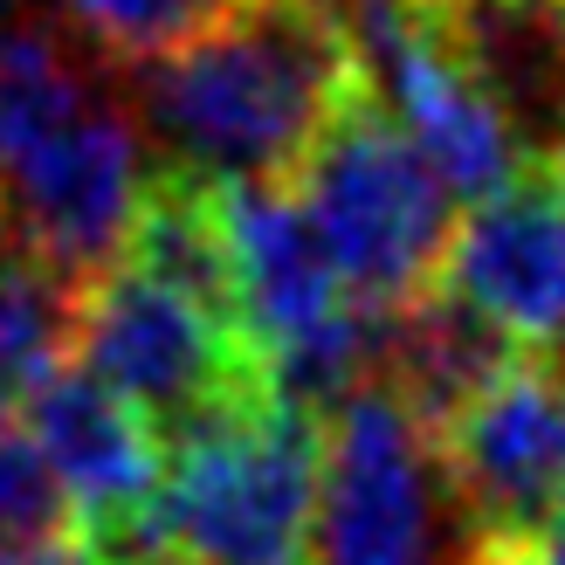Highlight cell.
Here are the masks:
<instances>
[{"mask_svg": "<svg viewBox=\"0 0 565 565\" xmlns=\"http://www.w3.org/2000/svg\"><path fill=\"white\" fill-rule=\"evenodd\" d=\"M365 90L338 0H242L138 70V125L173 173L290 180Z\"/></svg>", "mask_w": 565, "mask_h": 565, "instance_id": "cell-1", "label": "cell"}, {"mask_svg": "<svg viewBox=\"0 0 565 565\" xmlns=\"http://www.w3.org/2000/svg\"><path fill=\"white\" fill-rule=\"evenodd\" d=\"M324 497V420L269 386L166 441V476L125 565H310Z\"/></svg>", "mask_w": 565, "mask_h": 565, "instance_id": "cell-2", "label": "cell"}, {"mask_svg": "<svg viewBox=\"0 0 565 565\" xmlns=\"http://www.w3.org/2000/svg\"><path fill=\"white\" fill-rule=\"evenodd\" d=\"M290 193L303 201L352 303L401 310L441 282L456 201L373 90H359L345 118L310 146V159L290 173Z\"/></svg>", "mask_w": 565, "mask_h": 565, "instance_id": "cell-3", "label": "cell"}, {"mask_svg": "<svg viewBox=\"0 0 565 565\" xmlns=\"http://www.w3.org/2000/svg\"><path fill=\"white\" fill-rule=\"evenodd\" d=\"M70 365H83L97 386L138 407L166 441L193 428L201 414L263 386L256 359H248L242 331L228 318H214L193 297L166 290V282L138 276L125 263L76 290Z\"/></svg>", "mask_w": 565, "mask_h": 565, "instance_id": "cell-4", "label": "cell"}, {"mask_svg": "<svg viewBox=\"0 0 565 565\" xmlns=\"http://www.w3.org/2000/svg\"><path fill=\"white\" fill-rule=\"evenodd\" d=\"M152 180L159 166L138 110H125L118 97H97L83 118H70L21 166L0 173V235L28 263H42L83 290V282L125 263Z\"/></svg>", "mask_w": 565, "mask_h": 565, "instance_id": "cell-5", "label": "cell"}, {"mask_svg": "<svg viewBox=\"0 0 565 565\" xmlns=\"http://www.w3.org/2000/svg\"><path fill=\"white\" fill-rule=\"evenodd\" d=\"M469 558H524L565 511V365L518 359L435 435Z\"/></svg>", "mask_w": 565, "mask_h": 565, "instance_id": "cell-6", "label": "cell"}, {"mask_svg": "<svg viewBox=\"0 0 565 565\" xmlns=\"http://www.w3.org/2000/svg\"><path fill=\"white\" fill-rule=\"evenodd\" d=\"M435 435L386 386L352 393L324 420V497H318V565H435L441 518Z\"/></svg>", "mask_w": 565, "mask_h": 565, "instance_id": "cell-7", "label": "cell"}, {"mask_svg": "<svg viewBox=\"0 0 565 565\" xmlns=\"http://www.w3.org/2000/svg\"><path fill=\"white\" fill-rule=\"evenodd\" d=\"M441 290L524 359H552L565 345V201L545 166L462 214Z\"/></svg>", "mask_w": 565, "mask_h": 565, "instance_id": "cell-8", "label": "cell"}, {"mask_svg": "<svg viewBox=\"0 0 565 565\" xmlns=\"http://www.w3.org/2000/svg\"><path fill=\"white\" fill-rule=\"evenodd\" d=\"M21 428L63 483L76 531L104 552H125L159 497L166 435L110 386H97L83 365H63L55 380L35 386V401L21 407Z\"/></svg>", "mask_w": 565, "mask_h": 565, "instance_id": "cell-9", "label": "cell"}, {"mask_svg": "<svg viewBox=\"0 0 565 565\" xmlns=\"http://www.w3.org/2000/svg\"><path fill=\"white\" fill-rule=\"evenodd\" d=\"M221 228H228V269H235V331L256 373L352 310L290 180H228L221 186Z\"/></svg>", "mask_w": 565, "mask_h": 565, "instance_id": "cell-10", "label": "cell"}, {"mask_svg": "<svg viewBox=\"0 0 565 565\" xmlns=\"http://www.w3.org/2000/svg\"><path fill=\"white\" fill-rule=\"evenodd\" d=\"M524 352H511L503 338L476 318L462 297H448L441 282L420 290L386 318V359H380V386L401 401L428 435H441L490 380H503Z\"/></svg>", "mask_w": 565, "mask_h": 565, "instance_id": "cell-11", "label": "cell"}, {"mask_svg": "<svg viewBox=\"0 0 565 565\" xmlns=\"http://www.w3.org/2000/svg\"><path fill=\"white\" fill-rule=\"evenodd\" d=\"M125 269L166 282V290L193 297L201 310L235 324V269H228V228H221V186L159 166L146 193V214L131 228Z\"/></svg>", "mask_w": 565, "mask_h": 565, "instance_id": "cell-12", "label": "cell"}, {"mask_svg": "<svg viewBox=\"0 0 565 565\" xmlns=\"http://www.w3.org/2000/svg\"><path fill=\"white\" fill-rule=\"evenodd\" d=\"M76 338V282L28 263L21 248L0 256V428L35 401V386L70 365Z\"/></svg>", "mask_w": 565, "mask_h": 565, "instance_id": "cell-13", "label": "cell"}, {"mask_svg": "<svg viewBox=\"0 0 565 565\" xmlns=\"http://www.w3.org/2000/svg\"><path fill=\"white\" fill-rule=\"evenodd\" d=\"M235 8L242 0H63L76 42H90L110 70H146Z\"/></svg>", "mask_w": 565, "mask_h": 565, "instance_id": "cell-14", "label": "cell"}, {"mask_svg": "<svg viewBox=\"0 0 565 565\" xmlns=\"http://www.w3.org/2000/svg\"><path fill=\"white\" fill-rule=\"evenodd\" d=\"M63 531H76V518H70L55 469L28 441V428H0V552L63 539Z\"/></svg>", "mask_w": 565, "mask_h": 565, "instance_id": "cell-15", "label": "cell"}, {"mask_svg": "<svg viewBox=\"0 0 565 565\" xmlns=\"http://www.w3.org/2000/svg\"><path fill=\"white\" fill-rule=\"evenodd\" d=\"M0 565H125L118 552H104L97 539H83V531H63V539H42V545H14L0 552Z\"/></svg>", "mask_w": 565, "mask_h": 565, "instance_id": "cell-16", "label": "cell"}, {"mask_svg": "<svg viewBox=\"0 0 565 565\" xmlns=\"http://www.w3.org/2000/svg\"><path fill=\"white\" fill-rule=\"evenodd\" d=\"M524 565H565V511L552 518V531H545V539L524 552Z\"/></svg>", "mask_w": 565, "mask_h": 565, "instance_id": "cell-17", "label": "cell"}, {"mask_svg": "<svg viewBox=\"0 0 565 565\" xmlns=\"http://www.w3.org/2000/svg\"><path fill=\"white\" fill-rule=\"evenodd\" d=\"M545 173H552V186H558V201H565V125L552 131V152H545Z\"/></svg>", "mask_w": 565, "mask_h": 565, "instance_id": "cell-18", "label": "cell"}, {"mask_svg": "<svg viewBox=\"0 0 565 565\" xmlns=\"http://www.w3.org/2000/svg\"><path fill=\"white\" fill-rule=\"evenodd\" d=\"M552 8H558V14H565V0H552Z\"/></svg>", "mask_w": 565, "mask_h": 565, "instance_id": "cell-19", "label": "cell"}]
</instances>
